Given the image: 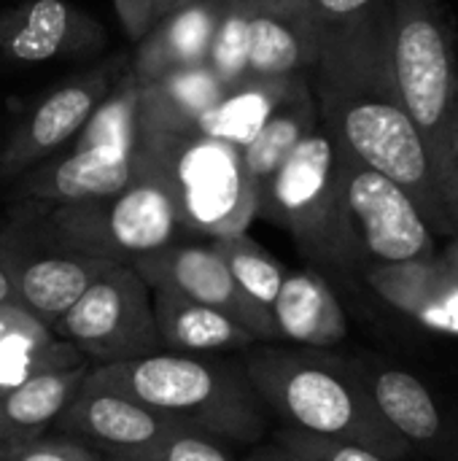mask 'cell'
Wrapping results in <instances>:
<instances>
[{"label":"cell","mask_w":458,"mask_h":461,"mask_svg":"<svg viewBox=\"0 0 458 461\" xmlns=\"http://www.w3.org/2000/svg\"><path fill=\"white\" fill-rule=\"evenodd\" d=\"M308 84L321 122L348 154L405 189L432 232L456 230L429 149L391 76L389 0L354 22L321 27Z\"/></svg>","instance_id":"6da1fadb"},{"label":"cell","mask_w":458,"mask_h":461,"mask_svg":"<svg viewBox=\"0 0 458 461\" xmlns=\"http://www.w3.org/2000/svg\"><path fill=\"white\" fill-rule=\"evenodd\" d=\"M84 386L124 394L224 446H259L267 432V408L243 367L213 357L159 351L132 362L92 365Z\"/></svg>","instance_id":"7a4b0ae2"},{"label":"cell","mask_w":458,"mask_h":461,"mask_svg":"<svg viewBox=\"0 0 458 461\" xmlns=\"http://www.w3.org/2000/svg\"><path fill=\"white\" fill-rule=\"evenodd\" d=\"M243 373L289 429L362 446L389 461L405 454L402 435L386 424L373 394L337 362L265 346L243 359Z\"/></svg>","instance_id":"3957f363"},{"label":"cell","mask_w":458,"mask_h":461,"mask_svg":"<svg viewBox=\"0 0 458 461\" xmlns=\"http://www.w3.org/2000/svg\"><path fill=\"white\" fill-rule=\"evenodd\" d=\"M138 170L170 194L186 232L240 235L256 219V194L235 146L140 116Z\"/></svg>","instance_id":"277c9868"},{"label":"cell","mask_w":458,"mask_h":461,"mask_svg":"<svg viewBox=\"0 0 458 461\" xmlns=\"http://www.w3.org/2000/svg\"><path fill=\"white\" fill-rule=\"evenodd\" d=\"M389 62L458 224L448 186L458 151V43L437 0H389Z\"/></svg>","instance_id":"5b68a950"},{"label":"cell","mask_w":458,"mask_h":461,"mask_svg":"<svg viewBox=\"0 0 458 461\" xmlns=\"http://www.w3.org/2000/svg\"><path fill=\"white\" fill-rule=\"evenodd\" d=\"M256 216L283 227L316 265L346 273L364 259L346 208L337 140L321 119L275 173Z\"/></svg>","instance_id":"8992f818"},{"label":"cell","mask_w":458,"mask_h":461,"mask_svg":"<svg viewBox=\"0 0 458 461\" xmlns=\"http://www.w3.org/2000/svg\"><path fill=\"white\" fill-rule=\"evenodd\" d=\"M38 208L65 249L119 265L178 243L186 232L165 186L140 170L135 184L113 197L73 205L38 203Z\"/></svg>","instance_id":"52a82bcc"},{"label":"cell","mask_w":458,"mask_h":461,"mask_svg":"<svg viewBox=\"0 0 458 461\" xmlns=\"http://www.w3.org/2000/svg\"><path fill=\"white\" fill-rule=\"evenodd\" d=\"M0 265L11 278L16 303L51 330L119 262L65 249L43 224L38 203H24L0 235Z\"/></svg>","instance_id":"ba28073f"},{"label":"cell","mask_w":458,"mask_h":461,"mask_svg":"<svg viewBox=\"0 0 458 461\" xmlns=\"http://www.w3.org/2000/svg\"><path fill=\"white\" fill-rule=\"evenodd\" d=\"M51 332L89 365L132 362L162 351L151 289L130 265H113L100 276Z\"/></svg>","instance_id":"9c48e42d"},{"label":"cell","mask_w":458,"mask_h":461,"mask_svg":"<svg viewBox=\"0 0 458 461\" xmlns=\"http://www.w3.org/2000/svg\"><path fill=\"white\" fill-rule=\"evenodd\" d=\"M346 208L364 257L381 265L424 262L435 238L416 203L394 181L359 162L337 143Z\"/></svg>","instance_id":"30bf717a"},{"label":"cell","mask_w":458,"mask_h":461,"mask_svg":"<svg viewBox=\"0 0 458 461\" xmlns=\"http://www.w3.org/2000/svg\"><path fill=\"white\" fill-rule=\"evenodd\" d=\"M127 65L130 59L124 54H116L113 59L51 89L30 111H24L0 149V178L24 176L27 170L57 154L67 140H73Z\"/></svg>","instance_id":"8fae6325"},{"label":"cell","mask_w":458,"mask_h":461,"mask_svg":"<svg viewBox=\"0 0 458 461\" xmlns=\"http://www.w3.org/2000/svg\"><path fill=\"white\" fill-rule=\"evenodd\" d=\"M130 267L148 289H167L192 303L216 308L240 321L256 340H278L273 316L259 311L232 281L224 257L213 243H170L154 254L138 257Z\"/></svg>","instance_id":"7c38bea8"},{"label":"cell","mask_w":458,"mask_h":461,"mask_svg":"<svg viewBox=\"0 0 458 461\" xmlns=\"http://www.w3.org/2000/svg\"><path fill=\"white\" fill-rule=\"evenodd\" d=\"M181 427L186 424L162 416L124 394L89 389L84 384L73 402L54 421L57 432L89 448H100L108 456H127L132 451L157 446Z\"/></svg>","instance_id":"4fadbf2b"},{"label":"cell","mask_w":458,"mask_h":461,"mask_svg":"<svg viewBox=\"0 0 458 461\" xmlns=\"http://www.w3.org/2000/svg\"><path fill=\"white\" fill-rule=\"evenodd\" d=\"M321 24L310 0H254L248 24V78L308 76L319 59Z\"/></svg>","instance_id":"5bb4252c"},{"label":"cell","mask_w":458,"mask_h":461,"mask_svg":"<svg viewBox=\"0 0 458 461\" xmlns=\"http://www.w3.org/2000/svg\"><path fill=\"white\" fill-rule=\"evenodd\" d=\"M103 38V27L67 0H24L0 11V54L13 62L92 51Z\"/></svg>","instance_id":"9a60e30c"},{"label":"cell","mask_w":458,"mask_h":461,"mask_svg":"<svg viewBox=\"0 0 458 461\" xmlns=\"http://www.w3.org/2000/svg\"><path fill=\"white\" fill-rule=\"evenodd\" d=\"M138 178L135 154L113 149H73L62 157L43 159L22 176L19 194L27 203L73 205L105 200L124 192Z\"/></svg>","instance_id":"2e32d148"},{"label":"cell","mask_w":458,"mask_h":461,"mask_svg":"<svg viewBox=\"0 0 458 461\" xmlns=\"http://www.w3.org/2000/svg\"><path fill=\"white\" fill-rule=\"evenodd\" d=\"M221 8L224 0H194L154 22L143 41L135 43V54L130 59L135 78L157 81L178 70L202 68Z\"/></svg>","instance_id":"e0dca14e"},{"label":"cell","mask_w":458,"mask_h":461,"mask_svg":"<svg viewBox=\"0 0 458 461\" xmlns=\"http://www.w3.org/2000/svg\"><path fill=\"white\" fill-rule=\"evenodd\" d=\"M89 370L92 365L84 362L70 370L38 375L0 394V461H11L19 451L46 438V429H51L73 402Z\"/></svg>","instance_id":"ac0fdd59"},{"label":"cell","mask_w":458,"mask_h":461,"mask_svg":"<svg viewBox=\"0 0 458 461\" xmlns=\"http://www.w3.org/2000/svg\"><path fill=\"white\" fill-rule=\"evenodd\" d=\"M273 324L275 338L308 348H332L348 332L346 313L335 292L313 270L286 273L273 303Z\"/></svg>","instance_id":"d6986e66"},{"label":"cell","mask_w":458,"mask_h":461,"mask_svg":"<svg viewBox=\"0 0 458 461\" xmlns=\"http://www.w3.org/2000/svg\"><path fill=\"white\" fill-rule=\"evenodd\" d=\"M151 297L162 351L211 357L219 351L248 348L256 343V338L240 321L216 308L192 303L167 289H151Z\"/></svg>","instance_id":"ffe728a7"},{"label":"cell","mask_w":458,"mask_h":461,"mask_svg":"<svg viewBox=\"0 0 458 461\" xmlns=\"http://www.w3.org/2000/svg\"><path fill=\"white\" fill-rule=\"evenodd\" d=\"M319 119L321 116H319V105L310 92L308 76H300L286 92V97L267 116L259 135L240 151L256 203L265 197L275 173L294 154V149L308 138V132L319 124Z\"/></svg>","instance_id":"44dd1931"},{"label":"cell","mask_w":458,"mask_h":461,"mask_svg":"<svg viewBox=\"0 0 458 461\" xmlns=\"http://www.w3.org/2000/svg\"><path fill=\"white\" fill-rule=\"evenodd\" d=\"M297 78L300 76H292V78H248L240 86H229L213 105L200 111L186 124H170V127L197 132V135L229 143L238 151H243L259 135L262 124L275 111V105L286 97V92L292 89V84ZM162 124H167V122H162Z\"/></svg>","instance_id":"7402d4cb"},{"label":"cell","mask_w":458,"mask_h":461,"mask_svg":"<svg viewBox=\"0 0 458 461\" xmlns=\"http://www.w3.org/2000/svg\"><path fill=\"white\" fill-rule=\"evenodd\" d=\"M373 402L386 424L416 443H429L440 435V413L429 389L410 373L386 370L373 381Z\"/></svg>","instance_id":"603a6c76"},{"label":"cell","mask_w":458,"mask_h":461,"mask_svg":"<svg viewBox=\"0 0 458 461\" xmlns=\"http://www.w3.org/2000/svg\"><path fill=\"white\" fill-rule=\"evenodd\" d=\"M140 135V84L132 65L121 70L105 100L89 116L84 130L73 138V149H113L124 154L138 151Z\"/></svg>","instance_id":"cb8c5ba5"},{"label":"cell","mask_w":458,"mask_h":461,"mask_svg":"<svg viewBox=\"0 0 458 461\" xmlns=\"http://www.w3.org/2000/svg\"><path fill=\"white\" fill-rule=\"evenodd\" d=\"M84 354L54 338L49 327L13 332L0 340V394L24 386L27 381L84 365Z\"/></svg>","instance_id":"d4e9b609"},{"label":"cell","mask_w":458,"mask_h":461,"mask_svg":"<svg viewBox=\"0 0 458 461\" xmlns=\"http://www.w3.org/2000/svg\"><path fill=\"white\" fill-rule=\"evenodd\" d=\"M216 246V251L224 257L227 270L232 276V281L238 284V289L265 313L273 316V303L283 286L286 278V267L270 257L254 238H248L246 232L240 235H229V238H219L211 240Z\"/></svg>","instance_id":"484cf974"},{"label":"cell","mask_w":458,"mask_h":461,"mask_svg":"<svg viewBox=\"0 0 458 461\" xmlns=\"http://www.w3.org/2000/svg\"><path fill=\"white\" fill-rule=\"evenodd\" d=\"M254 0H224L205 68L224 84L240 86L248 81L246 76V54H248V24H251Z\"/></svg>","instance_id":"4316f807"},{"label":"cell","mask_w":458,"mask_h":461,"mask_svg":"<svg viewBox=\"0 0 458 461\" xmlns=\"http://www.w3.org/2000/svg\"><path fill=\"white\" fill-rule=\"evenodd\" d=\"M119 459L130 461H235L229 456V451L224 448V443H219L216 438L194 429V427H181L175 432H170L162 443L132 451L127 456Z\"/></svg>","instance_id":"83f0119b"},{"label":"cell","mask_w":458,"mask_h":461,"mask_svg":"<svg viewBox=\"0 0 458 461\" xmlns=\"http://www.w3.org/2000/svg\"><path fill=\"white\" fill-rule=\"evenodd\" d=\"M275 443L305 461H389L378 456V454H373V451H367V448H362V446L308 435V432L289 429V427H283L275 435Z\"/></svg>","instance_id":"f1b7e54d"},{"label":"cell","mask_w":458,"mask_h":461,"mask_svg":"<svg viewBox=\"0 0 458 461\" xmlns=\"http://www.w3.org/2000/svg\"><path fill=\"white\" fill-rule=\"evenodd\" d=\"M11 461H100V454L70 438H40L24 451H19Z\"/></svg>","instance_id":"f546056e"},{"label":"cell","mask_w":458,"mask_h":461,"mask_svg":"<svg viewBox=\"0 0 458 461\" xmlns=\"http://www.w3.org/2000/svg\"><path fill=\"white\" fill-rule=\"evenodd\" d=\"M386 0H310L313 14L319 19L321 27H332V24H346L354 22L375 8H381Z\"/></svg>","instance_id":"4dcf8cb0"},{"label":"cell","mask_w":458,"mask_h":461,"mask_svg":"<svg viewBox=\"0 0 458 461\" xmlns=\"http://www.w3.org/2000/svg\"><path fill=\"white\" fill-rule=\"evenodd\" d=\"M113 8L127 38L135 43L154 27V0H113Z\"/></svg>","instance_id":"1f68e13d"},{"label":"cell","mask_w":458,"mask_h":461,"mask_svg":"<svg viewBox=\"0 0 458 461\" xmlns=\"http://www.w3.org/2000/svg\"><path fill=\"white\" fill-rule=\"evenodd\" d=\"M43 324L27 313L19 303H5L0 305V340L13 335V332H32V330H40Z\"/></svg>","instance_id":"d6a6232c"},{"label":"cell","mask_w":458,"mask_h":461,"mask_svg":"<svg viewBox=\"0 0 458 461\" xmlns=\"http://www.w3.org/2000/svg\"><path fill=\"white\" fill-rule=\"evenodd\" d=\"M243 461H305L300 459V456H294L292 451H286V448H281L275 440L273 443H259L248 456Z\"/></svg>","instance_id":"836d02e7"},{"label":"cell","mask_w":458,"mask_h":461,"mask_svg":"<svg viewBox=\"0 0 458 461\" xmlns=\"http://www.w3.org/2000/svg\"><path fill=\"white\" fill-rule=\"evenodd\" d=\"M189 3H194V0H154V22L165 19L167 14H173V11H178V8H184Z\"/></svg>","instance_id":"e575fe53"},{"label":"cell","mask_w":458,"mask_h":461,"mask_svg":"<svg viewBox=\"0 0 458 461\" xmlns=\"http://www.w3.org/2000/svg\"><path fill=\"white\" fill-rule=\"evenodd\" d=\"M5 303H16V294H13V286H11L5 267L0 265V305H5Z\"/></svg>","instance_id":"d590c367"},{"label":"cell","mask_w":458,"mask_h":461,"mask_svg":"<svg viewBox=\"0 0 458 461\" xmlns=\"http://www.w3.org/2000/svg\"><path fill=\"white\" fill-rule=\"evenodd\" d=\"M448 186H451V200H454V208H456L458 216V151L451 162V170H448Z\"/></svg>","instance_id":"8d00e7d4"},{"label":"cell","mask_w":458,"mask_h":461,"mask_svg":"<svg viewBox=\"0 0 458 461\" xmlns=\"http://www.w3.org/2000/svg\"><path fill=\"white\" fill-rule=\"evenodd\" d=\"M100 461H130V459H119V456H108V454H103Z\"/></svg>","instance_id":"74e56055"}]
</instances>
